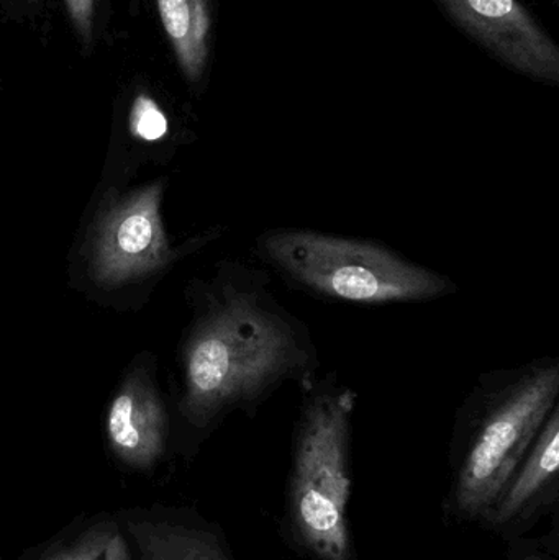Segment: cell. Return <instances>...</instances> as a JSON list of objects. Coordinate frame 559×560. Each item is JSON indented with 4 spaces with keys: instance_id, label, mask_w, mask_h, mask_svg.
Wrapping results in <instances>:
<instances>
[{
    "instance_id": "1",
    "label": "cell",
    "mask_w": 559,
    "mask_h": 560,
    "mask_svg": "<svg viewBox=\"0 0 559 560\" xmlns=\"http://www.w3.org/2000/svg\"><path fill=\"white\" fill-rule=\"evenodd\" d=\"M203 306L184 354L180 411L194 427L235 410L255 417L282 385L317 381L311 328L279 302L265 269L226 266Z\"/></svg>"
},
{
    "instance_id": "2",
    "label": "cell",
    "mask_w": 559,
    "mask_h": 560,
    "mask_svg": "<svg viewBox=\"0 0 559 560\" xmlns=\"http://www.w3.org/2000/svg\"><path fill=\"white\" fill-rule=\"evenodd\" d=\"M559 361L540 358L479 375L456 413L449 510L481 523L558 407Z\"/></svg>"
},
{
    "instance_id": "3",
    "label": "cell",
    "mask_w": 559,
    "mask_h": 560,
    "mask_svg": "<svg viewBox=\"0 0 559 560\" xmlns=\"http://www.w3.org/2000/svg\"><path fill=\"white\" fill-rule=\"evenodd\" d=\"M302 392L292 433L286 529L311 560H357L351 436L358 395L334 372Z\"/></svg>"
},
{
    "instance_id": "4",
    "label": "cell",
    "mask_w": 559,
    "mask_h": 560,
    "mask_svg": "<svg viewBox=\"0 0 559 560\" xmlns=\"http://www.w3.org/2000/svg\"><path fill=\"white\" fill-rule=\"evenodd\" d=\"M256 256L292 289L360 306L426 303L456 292L446 276L374 240L304 229H272L256 238Z\"/></svg>"
},
{
    "instance_id": "5",
    "label": "cell",
    "mask_w": 559,
    "mask_h": 560,
    "mask_svg": "<svg viewBox=\"0 0 559 560\" xmlns=\"http://www.w3.org/2000/svg\"><path fill=\"white\" fill-rule=\"evenodd\" d=\"M446 15L515 72L559 82V49L521 0H436Z\"/></svg>"
},
{
    "instance_id": "6",
    "label": "cell",
    "mask_w": 559,
    "mask_h": 560,
    "mask_svg": "<svg viewBox=\"0 0 559 560\" xmlns=\"http://www.w3.org/2000/svg\"><path fill=\"white\" fill-rule=\"evenodd\" d=\"M163 186L153 184L115 203L98 223L94 278L118 285L166 266L173 258L161 222Z\"/></svg>"
},
{
    "instance_id": "7",
    "label": "cell",
    "mask_w": 559,
    "mask_h": 560,
    "mask_svg": "<svg viewBox=\"0 0 559 560\" xmlns=\"http://www.w3.org/2000/svg\"><path fill=\"white\" fill-rule=\"evenodd\" d=\"M559 407L545 421L527 456L479 525L505 539L524 535L558 505Z\"/></svg>"
},
{
    "instance_id": "8",
    "label": "cell",
    "mask_w": 559,
    "mask_h": 560,
    "mask_svg": "<svg viewBox=\"0 0 559 560\" xmlns=\"http://www.w3.org/2000/svg\"><path fill=\"white\" fill-rule=\"evenodd\" d=\"M107 436L118 459L137 469H150L164 451L166 413L143 374L130 375L112 401Z\"/></svg>"
},
{
    "instance_id": "9",
    "label": "cell",
    "mask_w": 559,
    "mask_h": 560,
    "mask_svg": "<svg viewBox=\"0 0 559 560\" xmlns=\"http://www.w3.org/2000/svg\"><path fill=\"white\" fill-rule=\"evenodd\" d=\"M156 5L184 78L199 82L210 56L212 12L209 0H156Z\"/></svg>"
},
{
    "instance_id": "10",
    "label": "cell",
    "mask_w": 559,
    "mask_h": 560,
    "mask_svg": "<svg viewBox=\"0 0 559 560\" xmlns=\"http://www.w3.org/2000/svg\"><path fill=\"white\" fill-rule=\"evenodd\" d=\"M141 560H232L212 533L173 523H128Z\"/></svg>"
},
{
    "instance_id": "11",
    "label": "cell",
    "mask_w": 559,
    "mask_h": 560,
    "mask_svg": "<svg viewBox=\"0 0 559 560\" xmlns=\"http://www.w3.org/2000/svg\"><path fill=\"white\" fill-rule=\"evenodd\" d=\"M115 533L117 532H115L114 523H98L89 528L84 535L79 536L68 548L43 560H101Z\"/></svg>"
},
{
    "instance_id": "12",
    "label": "cell",
    "mask_w": 559,
    "mask_h": 560,
    "mask_svg": "<svg viewBox=\"0 0 559 560\" xmlns=\"http://www.w3.org/2000/svg\"><path fill=\"white\" fill-rule=\"evenodd\" d=\"M131 131L141 140L156 141L167 133V120L156 102L138 97L131 110Z\"/></svg>"
},
{
    "instance_id": "13",
    "label": "cell",
    "mask_w": 559,
    "mask_h": 560,
    "mask_svg": "<svg viewBox=\"0 0 559 560\" xmlns=\"http://www.w3.org/2000/svg\"><path fill=\"white\" fill-rule=\"evenodd\" d=\"M72 28L84 49L94 45L95 0H65Z\"/></svg>"
},
{
    "instance_id": "14",
    "label": "cell",
    "mask_w": 559,
    "mask_h": 560,
    "mask_svg": "<svg viewBox=\"0 0 559 560\" xmlns=\"http://www.w3.org/2000/svg\"><path fill=\"white\" fill-rule=\"evenodd\" d=\"M508 541V560H558L544 542L525 539L522 536H515Z\"/></svg>"
},
{
    "instance_id": "15",
    "label": "cell",
    "mask_w": 559,
    "mask_h": 560,
    "mask_svg": "<svg viewBox=\"0 0 559 560\" xmlns=\"http://www.w3.org/2000/svg\"><path fill=\"white\" fill-rule=\"evenodd\" d=\"M104 560H131L124 536L118 535V533L112 536L107 548H105Z\"/></svg>"
},
{
    "instance_id": "16",
    "label": "cell",
    "mask_w": 559,
    "mask_h": 560,
    "mask_svg": "<svg viewBox=\"0 0 559 560\" xmlns=\"http://www.w3.org/2000/svg\"><path fill=\"white\" fill-rule=\"evenodd\" d=\"M28 2H36V0H28Z\"/></svg>"
}]
</instances>
